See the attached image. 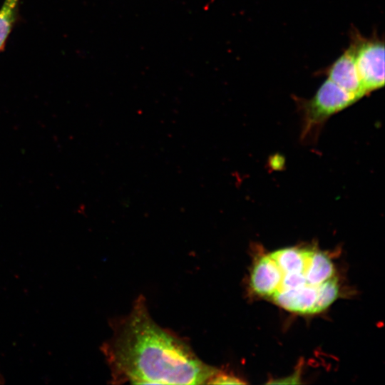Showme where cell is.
I'll return each mask as SVG.
<instances>
[{
	"instance_id": "2",
	"label": "cell",
	"mask_w": 385,
	"mask_h": 385,
	"mask_svg": "<svg viewBox=\"0 0 385 385\" xmlns=\"http://www.w3.org/2000/svg\"><path fill=\"white\" fill-rule=\"evenodd\" d=\"M250 286L255 294L302 314L325 310L339 294L331 259L321 251L300 247L261 257L251 270Z\"/></svg>"
},
{
	"instance_id": "6",
	"label": "cell",
	"mask_w": 385,
	"mask_h": 385,
	"mask_svg": "<svg viewBox=\"0 0 385 385\" xmlns=\"http://www.w3.org/2000/svg\"><path fill=\"white\" fill-rule=\"evenodd\" d=\"M19 0H4L0 8V52L17 20Z\"/></svg>"
},
{
	"instance_id": "4",
	"label": "cell",
	"mask_w": 385,
	"mask_h": 385,
	"mask_svg": "<svg viewBox=\"0 0 385 385\" xmlns=\"http://www.w3.org/2000/svg\"><path fill=\"white\" fill-rule=\"evenodd\" d=\"M358 100L327 78L311 99L298 100L304 113V133Z\"/></svg>"
},
{
	"instance_id": "8",
	"label": "cell",
	"mask_w": 385,
	"mask_h": 385,
	"mask_svg": "<svg viewBox=\"0 0 385 385\" xmlns=\"http://www.w3.org/2000/svg\"><path fill=\"white\" fill-rule=\"evenodd\" d=\"M4 383V377L2 376V375L0 374V384H2Z\"/></svg>"
},
{
	"instance_id": "5",
	"label": "cell",
	"mask_w": 385,
	"mask_h": 385,
	"mask_svg": "<svg viewBox=\"0 0 385 385\" xmlns=\"http://www.w3.org/2000/svg\"><path fill=\"white\" fill-rule=\"evenodd\" d=\"M322 71L328 79L357 99L359 100L366 95L360 80L352 53L349 48Z\"/></svg>"
},
{
	"instance_id": "3",
	"label": "cell",
	"mask_w": 385,
	"mask_h": 385,
	"mask_svg": "<svg viewBox=\"0 0 385 385\" xmlns=\"http://www.w3.org/2000/svg\"><path fill=\"white\" fill-rule=\"evenodd\" d=\"M349 48L352 53L356 67L368 94L384 85V41L376 34L364 36L354 26L349 31Z\"/></svg>"
},
{
	"instance_id": "1",
	"label": "cell",
	"mask_w": 385,
	"mask_h": 385,
	"mask_svg": "<svg viewBox=\"0 0 385 385\" xmlns=\"http://www.w3.org/2000/svg\"><path fill=\"white\" fill-rule=\"evenodd\" d=\"M101 346L112 384H202L217 368L202 361L186 340L160 327L139 295L125 316L111 322Z\"/></svg>"
},
{
	"instance_id": "7",
	"label": "cell",
	"mask_w": 385,
	"mask_h": 385,
	"mask_svg": "<svg viewBox=\"0 0 385 385\" xmlns=\"http://www.w3.org/2000/svg\"><path fill=\"white\" fill-rule=\"evenodd\" d=\"M206 384H245L240 378L233 374L217 369V371L207 379Z\"/></svg>"
}]
</instances>
